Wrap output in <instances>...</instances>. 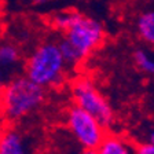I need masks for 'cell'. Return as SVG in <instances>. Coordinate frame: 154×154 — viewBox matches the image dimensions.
<instances>
[{
	"label": "cell",
	"mask_w": 154,
	"mask_h": 154,
	"mask_svg": "<svg viewBox=\"0 0 154 154\" xmlns=\"http://www.w3.org/2000/svg\"><path fill=\"white\" fill-rule=\"evenodd\" d=\"M51 26L61 33L58 45L66 65L80 66L106 38L102 22L77 10H65L51 17Z\"/></svg>",
	"instance_id": "6da1fadb"
},
{
	"label": "cell",
	"mask_w": 154,
	"mask_h": 154,
	"mask_svg": "<svg viewBox=\"0 0 154 154\" xmlns=\"http://www.w3.org/2000/svg\"><path fill=\"white\" fill-rule=\"evenodd\" d=\"M45 98V88L29 77H13L0 92V114L8 122L19 121L40 109Z\"/></svg>",
	"instance_id": "7a4b0ae2"
},
{
	"label": "cell",
	"mask_w": 154,
	"mask_h": 154,
	"mask_svg": "<svg viewBox=\"0 0 154 154\" xmlns=\"http://www.w3.org/2000/svg\"><path fill=\"white\" fill-rule=\"evenodd\" d=\"M66 65L57 40H44L25 62V76L43 88H57L66 81Z\"/></svg>",
	"instance_id": "3957f363"
},
{
	"label": "cell",
	"mask_w": 154,
	"mask_h": 154,
	"mask_svg": "<svg viewBox=\"0 0 154 154\" xmlns=\"http://www.w3.org/2000/svg\"><path fill=\"white\" fill-rule=\"evenodd\" d=\"M70 95L74 105L94 116L105 128H110L114 124V110L91 77H76L70 83Z\"/></svg>",
	"instance_id": "277c9868"
},
{
	"label": "cell",
	"mask_w": 154,
	"mask_h": 154,
	"mask_svg": "<svg viewBox=\"0 0 154 154\" xmlns=\"http://www.w3.org/2000/svg\"><path fill=\"white\" fill-rule=\"evenodd\" d=\"M67 129L83 150H96L106 135V128L81 107L73 105L66 112Z\"/></svg>",
	"instance_id": "5b68a950"
},
{
	"label": "cell",
	"mask_w": 154,
	"mask_h": 154,
	"mask_svg": "<svg viewBox=\"0 0 154 154\" xmlns=\"http://www.w3.org/2000/svg\"><path fill=\"white\" fill-rule=\"evenodd\" d=\"M0 154H33L26 135L14 127L0 129Z\"/></svg>",
	"instance_id": "8992f818"
},
{
	"label": "cell",
	"mask_w": 154,
	"mask_h": 154,
	"mask_svg": "<svg viewBox=\"0 0 154 154\" xmlns=\"http://www.w3.org/2000/svg\"><path fill=\"white\" fill-rule=\"evenodd\" d=\"M98 154H135L134 144L124 136L106 134L100 144L96 147Z\"/></svg>",
	"instance_id": "52a82bcc"
},
{
	"label": "cell",
	"mask_w": 154,
	"mask_h": 154,
	"mask_svg": "<svg viewBox=\"0 0 154 154\" xmlns=\"http://www.w3.org/2000/svg\"><path fill=\"white\" fill-rule=\"evenodd\" d=\"M135 32L144 44L154 47V8L143 10L135 18Z\"/></svg>",
	"instance_id": "ba28073f"
},
{
	"label": "cell",
	"mask_w": 154,
	"mask_h": 154,
	"mask_svg": "<svg viewBox=\"0 0 154 154\" xmlns=\"http://www.w3.org/2000/svg\"><path fill=\"white\" fill-rule=\"evenodd\" d=\"M21 51L13 42H0V72H13L21 62Z\"/></svg>",
	"instance_id": "9c48e42d"
},
{
	"label": "cell",
	"mask_w": 154,
	"mask_h": 154,
	"mask_svg": "<svg viewBox=\"0 0 154 154\" xmlns=\"http://www.w3.org/2000/svg\"><path fill=\"white\" fill-rule=\"evenodd\" d=\"M134 61L143 73L154 77V55L140 48V50H136L134 52Z\"/></svg>",
	"instance_id": "30bf717a"
},
{
	"label": "cell",
	"mask_w": 154,
	"mask_h": 154,
	"mask_svg": "<svg viewBox=\"0 0 154 154\" xmlns=\"http://www.w3.org/2000/svg\"><path fill=\"white\" fill-rule=\"evenodd\" d=\"M135 154H154V143L146 142L135 147Z\"/></svg>",
	"instance_id": "8fae6325"
},
{
	"label": "cell",
	"mask_w": 154,
	"mask_h": 154,
	"mask_svg": "<svg viewBox=\"0 0 154 154\" xmlns=\"http://www.w3.org/2000/svg\"><path fill=\"white\" fill-rule=\"evenodd\" d=\"M23 2L30 4V6L37 7V6H45V4H48L50 2H52V0H23Z\"/></svg>",
	"instance_id": "7c38bea8"
},
{
	"label": "cell",
	"mask_w": 154,
	"mask_h": 154,
	"mask_svg": "<svg viewBox=\"0 0 154 154\" xmlns=\"http://www.w3.org/2000/svg\"><path fill=\"white\" fill-rule=\"evenodd\" d=\"M149 142H151V143H154V129H151L150 134H149Z\"/></svg>",
	"instance_id": "4fadbf2b"
},
{
	"label": "cell",
	"mask_w": 154,
	"mask_h": 154,
	"mask_svg": "<svg viewBox=\"0 0 154 154\" xmlns=\"http://www.w3.org/2000/svg\"><path fill=\"white\" fill-rule=\"evenodd\" d=\"M4 87V81H3V74H2V72H0V92H2V90H3Z\"/></svg>",
	"instance_id": "5bb4252c"
},
{
	"label": "cell",
	"mask_w": 154,
	"mask_h": 154,
	"mask_svg": "<svg viewBox=\"0 0 154 154\" xmlns=\"http://www.w3.org/2000/svg\"><path fill=\"white\" fill-rule=\"evenodd\" d=\"M81 154H98V153H96V150H83Z\"/></svg>",
	"instance_id": "9a60e30c"
}]
</instances>
